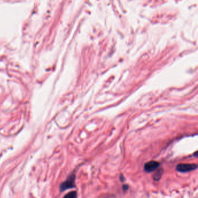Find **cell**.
<instances>
[{
	"mask_svg": "<svg viewBox=\"0 0 198 198\" xmlns=\"http://www.w3.org/2000/svg\"><path fill=\"white\" fill-rule=\"evenodd\" d=\"M163 173V169L162 168H159L155 172V173L153 175V179L155 181H159L161 178L162 174Z\"/></svg>",
	"mask_w": 198,
	"mask_h": 198,
	"instance_id": "277c9868",
	"label": "cell"
},
{
	"mask_svg": "<svg viewBox=\"0 0 198 198\" xmlns=\"http://www.w3.org/2000/svg\"><path fill=\"white\" fill-rule=\"evenodd\" d=\"M120 180H121V181H124V177L123 175H121L120 176Z\"/></svg>",
	"mask_w": 198,
	"mask_h": 198,
	"instance_id": "52a82bcc",
	"label": "cell"
},
{
	"mask_svg": "<svg viewBox=\"0 0 198 198\" xmlns=\"http://www.w3.org/2000/svg\"><path fill=\"white\" fill-rule=\"evenodd\" d=\"M65 197H68V198H74L77 197V193L76 191H72L68 193L65 196Z\"/></svg>",
	"mask_w": 198,
	"mask_h": 198,
	"instance_id": "5b68a950",
	"label": "cell"
},
{
	"mask_svg": "<svg viewBox=\"0 0 198 198\" xmlns=\"http://www.w3.org/2000/svg\"><path fill=\"white\" fill-rule=\"evenodd\" d=\"M160 166V163L152 160L149 161L147 163H146L144 165V170L147 173H151L152 172H154Z\"/></svg>",
	"mask_w": 198,
	"mask_h": 198,
	"instance_id": "3957f363",
	"label": "cell"
},
{
	"mask_svg": "<svg viewBox=\"0 0 198 198\" xmlns=\"http://www.w3.org/2000/svg\"><path fill=\"white\" fill-rule=\"evenodd\" d=\"M75 175L72 174L70 176L66 181L64 182L61 185V191H64L66 189L72 188L74 187V182H75Z\"/></svg>",
	"mask_w": 198,
	"mask_h": 198,
	"instance_id": "7a4b0ae2",
	"label": "cell"
},
{
	"mask_svg": "<svg viewBox=\"0 0 198 198\" xmlns=\"http://www.w3.org/2000/svg\"><path fill=\"white\" fill-rule=\"evenodd\" d=\"M128 186L127 185H124L123 186V189L124 191H126L128 190Z\"/></svg>",
	"mask_w": 198,
	"mask_h": 198,
	"instance_id": "8992f818",
	"label": "cell"
},
{
	"mask_svg": "<svg viewBox=\"0 0 198 198\" xmlns=\"http://www.w3.org/2000/svg\"><path fill=\"white\" fill-rule=\"evenodd\" d=\"M197 168V165L196 164H188V163H181L179 164L176 167V170L178 172L181 173H187L195 170Z\"/></svg>",
	"mask_w": 198,
	"mask_h": 198,
	"instance_id": "6da1fadb",
	"label": "cell"
}]
</instances>
